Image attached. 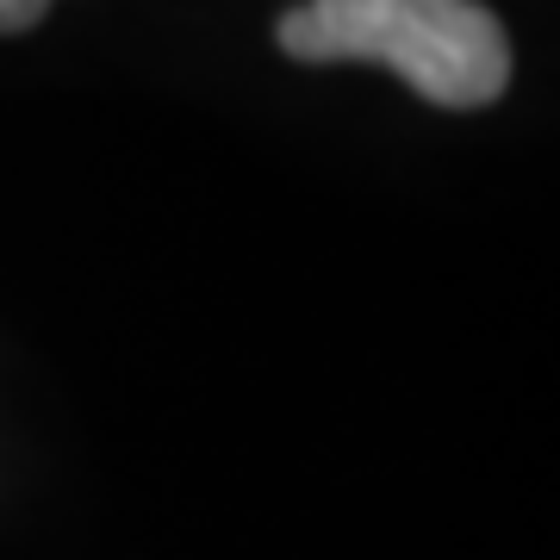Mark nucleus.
Returning <instances> with one entry per match:
<instances>
[{
	"label": "nucleus",
	"mask_w": 560,
	"mask_h": 560,
	"mask_svg": "<svg viewBox=\"0 0 560 560\" xmlns=\"http://www.w3.org/2000/svg\"><path fill=\"white\" fill-rule=\"evenodd\" d=\"M275 38L293 62H381L448 113L492 106L511 81V38L480 0H305Z\"/></svg>",
	"instance_id": "obj_1"
},
{
	"label": "nucleus",
	"mask_w": 560,
	"mask_h": 560,
	"mask_svg": "<svg viewBox=\"0 0 560 560\" xmlns=\"http://www.w3.org/2000/svg\"><path fill=\"white\" fill-rule=\"evenodd\" d=\"M50 13V0H0V32H25Z\"/></svg>",
	"instance_id": "obj_2"
}]
</instances>
